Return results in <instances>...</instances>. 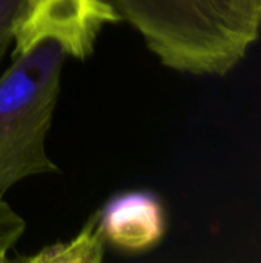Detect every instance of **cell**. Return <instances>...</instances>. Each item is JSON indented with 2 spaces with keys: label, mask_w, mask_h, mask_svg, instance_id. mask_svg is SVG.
I'll use <instances>...</instances> for the list:
<instances>
[{
  "label": "cell",
  "mask_w": 261,
  "mask_h": 263,
  "mask_svg": "<svg viewBox=\"0 0 261 263\" xmlns=\"http://www.w3.org/2000/svg\"><path fill=\"white\" fill-rule=\"evenodd\" d=\"M28 9L29 5L26 0H0V60L14 42L15 31L28 14Z\"/></svg>",
  "instance_id": "6"
},
{
  "label": "cell",
  "mask_w": 261,
  "mask_h": 263,
  "mask_svg": "<svg viewBox=\"0 0 261 263\" xmlns=\"http://www.w3.org/2000/svg\"><path fill=\"white\" fill-rule=\"evenodd\" d=\"M25 228L23 219L0 196V263L6 260L8 251L23 236Z\"/></svg>",
  "instance_id": "7"
},
{
  "label": "cell",
  "mask_w": 261,
  "mask_h": 263,
  "mask_svg": "<svg viewBox=\"0 0 261 263\" xmlns=\"http://www.w3.org/2000/svg\"><path fill=\"white\" fill-rule=\"evenodd\" d=\"M105 239L98 225V213H95L83 227V230L68 243H57L45 248L35 256L25 257V262H100L103 259Z\"/></svg>",
  "instance_id": "5"
},
{
  "label": "cell",
  "mask_w": 261,
  "mask_h": 263,
  "mask_svg": "<svg viewBox=\"0 0 261 263\" xmlns=\"http://www.w3.org/2000/svg\"><path fill=\"white\" fill-rule=\"evenodd\" d=\"M28 14L14 37V54L43 40L58 42L68 55L85 59L105 25L118 22L106 0H26Z\"/></svg>",
  "instance_id": "3"
},
{
  "label": "cell",
  "mask_w": 261,
  "mask_h": 263,
  "mask_svg": "<svg viewBox=\"0 0 261 263\" xmlns=\"http://www.w3.org/2000/svg\"><path fill=\"white\" fill-rule=\"evenodd\" d=\"M66 55L58 42L43 40L17 54L0 77V196L23 179L57 171L45 139Z\"/></svg>",
  "instance_id": "2"
},
{
  "label": "cell",
  "mask_w": 261,
  "mask_h": 263,
  "mask_svg": "<svg viewBox=\"0 0 261 263\" xmlns=\"http://www.w3.org/2000/svg\"><path fill=\"white\" fill-rule=\"evenodd\" d=\"M160 62L194 76H225L257 42L261 0H106Z\"/></svg>",
  "instance_id": "1"
},
{
  "label": "cell",
  "mask_w": 261,
  "mask_h": 263,
  "mask_svg": "<svg viewBox=\"0 0 261 263\" xmlns=\"http://www.w3.org/2000/svg\"><path fill=\"white\" fill-rule=\"evenodd\" d=\"M105 242L114 248L140 254L155 248L166 233L162 200L148 191H129L111 199L98 213Z\"/></svg>",
  "instance_id": "4"
}]
</instances>
